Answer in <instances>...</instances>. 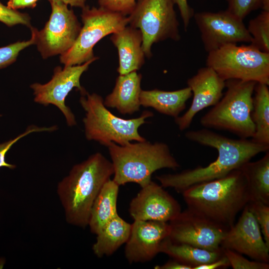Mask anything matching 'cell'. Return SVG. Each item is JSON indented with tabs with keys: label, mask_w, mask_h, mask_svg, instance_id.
I'll return each mask as SVG.
<instances>
[{
	"label": "cell",
	"mask_w": 269,
	"mask_h": 269,
	"mask_svg": "<svg viewBox=\"0 0 269 269\" xmlns=\"http://www.w3.org/2000/svg\"><path fill=\"white\" fill-rule=\"evenodd\" d=\"M185 136L190 141L216 149L218 156L206 166L156 176L163 187H171L178 192L181 193L194 184L223 177L239 169L258 154L269 150V146L251 139H234L206 128L188 131Z\"/></svg>",
	"instance_id": "1"
},
{
	"label": "cell",
	"mask_w": 269,
	"mask_h": 269,
	"mask_svg": "<svg viewBox=\"0 0 269 269\" xmlns=\"http://www.w3.org/2000/svg\"><path fill=\"white\" fill-rule=\"evenodd\" d=\"M181 193L187 208L228 230L251 200L240 169L223 177L191 185Z\"/></svg>",
	"instance_id": "2"
},
{
	"label": "cell",
	"mask_w": 269,
	"mask_h": 269,
	"mask_svg": "<svg viewBox=\"0 0 269 269\" xmlns=\"http://www.w3.org/2000/svg\"><path fill=\"white\" fill-rule=\"evenodd\" d=\"M113 174L112 162L100 152L73 166L57 189L68 223L82 228L88 225L94 202Z\"/></svg>",
	"instance_id": "3"
},
{
	"label": "cell",
	"mask_w": 269,
	"mask_h": 269,
	"mask_svg": "<svg viewBox=\"0 0 269 269\" xmlns=\"http://www.w3.org/2000/svg\"><path fill=\"white\" fill-rule=\"evenodd\" d=\"M108 147L114 167L113 180L119 186L130 182L142 188L151 181L152 173L161 168L175 170L180 164L165 143L146 140L124 145L111 142Z\"/></svg>",
	"instance_id": "4"
},
{
	"label": "cell",
	"mask_w": 269,
	"mask_h": 269,
	"mask_svg": "<svg viewBox=\"0 0 269 269\" xmlns=\"http://www.w3.org/2000/svg\"><path fill=\"white\" fill-rule=\"evenodd\" d=\"M257 83L237 79L226 81V91L201 118L200 124L206 129L229 132L240 138H252L255 131L251 117L253 95Z\"/></svg>",
	"instance_id": "5"
},
{
	"label": "cell",
	"mask_w": 269,
	"mask_h": 269,
	"mask_svg": "<svg viewBox=\"0 0 269 269\" xmlns=\"http://www.w3.org/2000/svg\"><path fill=\"white\" fill-rule=\"evenodd\" d=\"M81 97L80 103L86 112L83 121L86 138L107 146L111 142L124 145L131 141L146 139L140 135L138 129L146 123L145 119L153 114L145 111L138 118L124 119L116 116L109 111L102 97L87 92Z\"/></svg>",
	"instance_id": "6"
},
{
	"label": "cell",
	"mask_w": 269,
	"mask_h": 269,
	"mask_svg": "<svg viewBox=\"0 0 269 269\" xmlns=\"http://www.w3.org/2000/svg\"><path fill=\"white\" fill-rule=\"evenodd\" d=\"M206 66L225 81L237 79L269 85V53L252 44H230L209 52Z\"/></svg>",
	"instance_id": "7"
},
{
	"label": "cell",
	"mask_w": 269,
	"mask_h": 269,
	"mask_svg": "<svg viewBox=\"0 0 269 269\" xmlns=\"http://www.w3.org/2000/svg\"><path fill=\"white\" fill-rule=\"evenodd\" d=\"M172 0H137L128 16L129 25L140 30L145 56H152L154 43L167 39L178 41L179 22Z\"/></svg>",
	"instance_id": "8"
},
{
	"label": "cell",
	"mask_w": 269,
	"mask_h": 269,
	"mask_svg": "<svg viewBox=\"0 0 269 269\" xmlns=\"http://www.w3.org/2000/svg\"><path fill=\"white\" fill-rule=\"evenodd\" d=\"M81 17L83 26L76 41L60 57L65 66L81 65L95 58L93 47L96 44L129 24L128 16L101 7L90 8L85 5Z\"/></svg>",
	"instance_id": "9"
},
{
	"label": "cell",
	"mask_w": 269,
	"mask_h": 269,
	"mask_svg": "<svg viewBox=\"0 0 269 269\" xmlns=\"http://www.w3.org/2000/svg\"><path fill=\"white\" fill-rule=\"evenodd\" d=\"M52 12L44 27L35 29L37 49L43 58L62 54L74 44L81 25L72 9L57 0H49Z\"/></svg>",
	"instance_id": "10"
},
{
	"label": "cell",
	"mask_w": 269,
	"mask_h": 269,
	"mask_svg": "<svg viewBox=\"0 0 269 269\" xmlns=\"http://www.w3.org/2000/svg\"><path fill=\"white\" fill-rule=\"evenodd\" d=\"M168 238L210 251L222 250L221 243L228 229L187 208L169 222Z\"/></svg>",
	"instance_id": "11"
},
{
	"label": "cell",
	"mask_w": 269,
	"mask_h": 269,
	"mask_svg": "<svg viewBox=\"0 0 269 269\" xmlns=\"http://www.w3.org/2000/svg\"><path fill=\"white\" fill-rule=\"evenodd\" d=\"M98 57L81 65L65 66L63 69L56 67L51 79L44 84L34 83L30 86L33 90L34 101L45 106L52 104L57 107L64 115L69 127L76 124L75 117L70 108L65 104V99L72 90L76 88L82 95L86 93L80 84L82 74L89 65Z\"/></svg>",
	"instance_id": "12"
},
{
	"label": "cell",
	"mask_w": 269,
	"mask_h": 269,
	"mask_svg": "<svg viewBox=\"0 0 269 269\" xmlns=\"http://www.w3.org/2000/svg\"><path fill=\"white\" fill-rule=\"evenodd\" d=\"M193 17L208 53L227 44L251 43L252 41L243 20L227 9L217 12H196Z\"/></svg>",
	"instance_id": "13"
},
{
	"label": "cell",
	"mask_w": 269,
	"mask_h": 269,
	"mask_svg": "<svg viewBox=\"0 0 269 269\" xmlns=\"http://www.w3.org/2000/svg\"><path fill=\"white\" fill-rule=\"evenodd\" d=\"M237 223L228 230L221 247L244 254L257 261L269 263V247L247 204Z\"/></svg>",
	"instance_id": "14"
},
{
	"label": "cell",
	"mask_w": 269,
	"mask_h": 269,
	"mask_svg": "<svg viewBox=\"0 0 269 269\" xmlns=\"http://www.w3.org/2000/svg\"><path fill=\"white\" fill-rule=\"evenodd\" d=\"M187 85L192 92L193 99L187 111L182 116L175 118V123L181 131L190 126L198 112L219 101L223 95L226 81L212 68L206 66L189 78Z\"/></svg>",
	"instance_id": "15"
},
{
	"label": "cell",
	"mask_w": 269,
	"mask_h": 269,
	"mask_svg": "<svg viewBox=\"0 0 269 269\" xmlns=\"http://www.w3.org/2000/svg\"><path fill=\"white\" fill-rule=\"evenodd\" d=\"M181 211L179 203L161 185L152 181L141 188L129 208L134 220L169 222Z\"/></svg>",
	"instance_id": "16"
},
{
	"label": "cell",
	"mask_w": 269,
	"mask_h": 269,
	"mask_svg": "<svg viewBox=\"0 0 269 269\" xmlns=\"http://www.w3.org/2000/svg\"><path fill=\"white\" fill-rule=\"evenodd\" d=\"M169 234L168 222L134 220L125 247L127 260L130 264L150 261L160 253L161 244Z\"/></svg>",
	"instance_id": "17"
},
{
	"label": "cell",
	"mask_w": 269,
	"mask_h": 269,
	"mask_svg": "<svg viewBox=\"0 0 269 269\" xmlns=\"http://www.w3.org/2000/svg\"><path fill=\"white\" fill-rule=\"evenodd\" d=\"M110 40L117 48L119 55V75L139 70L144 63L140 30L130 25L112 34Z\"/></svg>",
	"instance_id": "18"
},
{
	"label": "cell",
	"mask_w": 269,
	"mask_h": 269,
	"mask_svg": "<svg viewBox=\"0 0 269 269\" xmlns=\"http://www.w3.org/2000/svg\"><path fill=\"white\" fill-rule=\"evenodd\" d=\"M141 75L136 71L117 77L113 91L106 96L104 104L116 108L120 113L132 115L140 110Z\"/></svg>",
	"instance_id": "19"
},
{
	"label": "cell",
	"mask_w": 269,
	"mask_h": 269,
	"mask_svg": "<svg viewBox=\"0 0 269 269\" xmlns=\"http://www.w3.org/2000/svg\"><path fill=\"white\" fill-rule=\"evenodd\" d=\"M192 96L188 87L173 91L141 90L139 101L141 106L152 108L160 113L175 119L185 109L186 102Z\"/></svg>",
	"instance_id": "20"
},
{
	"label": "cell",
	"mask_w": 269,
	"mask_h": 269,
	"mask_svg": "<svg viewBox=\"0 0 269 269\" xmlns=\"http://www.w3.org/2000/svg\"><path fill=\"white\" fill-rule=\"evenodd\" d=\"M119 190V185L110 179L102 187L91 210L88 225L92 233L97 235L107 222L118 215Z\"/></svg>",
	"instance_id": "21"
},
{
	"label": "cell",
	"mask_w": 269,
	"mask_h": 269,
	"mask_svg": "<svg viewBox=\"0 0 269 269\" xmlns=\"http://www.w3.org/2000/svg\"><path fill=\"white\" fill-rule=\"evenodd\" d=\"M131 230V224L117 215L97 234L96 241L92 247L94 253L99 258L112 255L126 243Z\"/></svg>",
	"instance_id": "22"
},
{
	"label": "cell",
	"mask_w": 269,
	"mask_h": 269,
	"mask_svg": "<svg viewBox=\"0 0 269 269\" xmlns=\"http://www.w3.org/2000/svg\"><path fill=\"white\" fill-rule=\"evenodd\" d=\"M246 179L250 200L269 205V151L260 159L245 163L239 168Z\"/></svg>",
	"instance_id": "23"
},
{
	"label": "cell",
	"mask_w": 269,
	"mask_h": 269,
	"mask_svg": "<svg viewBox=\"0 0 269 269\" xmlns=\"http://www.w3.org/2000/svg\"><path fill=\"white\" fill-rule=\"evenodd\" d=\"M159 252L191 267L192 269L211 263L224 256L222 249L210 251L186 244L174 243L168 237L161 243Z\"/></svg>",
	"instance_id": "24"
},
{
	"label": "cell",
	"mask_w": 269,
	"mask_h": 269,
	"mask_svg": "<svg viewBox=\"0 0 269 269\" xmlns=\"http://www.w3.org/2000/svg\"><path fill=\"white\" fill-rule=\"evenodd\" d=\"M267 85L257 83L255 87L251 117L255 133L251 139L269 146V89Z\"/></svg>",
	"instance_id": "25"
},
{
	"label": "cell",
	"mask_w": 269,
	"mask_h": 269,
	"mask_svg": "<svg viewBox=\"0 0 269 269\" xmlns=\"http://www.w3.org/2000/svg\"><path fill=\"white\" fill-rule=\"evenodd\" d=\"M247 29L252 38L251 44L269 53V10H263L250 20Z\"/></svg>",
	"instance_id": "26"
},
{
	"label": "cell",
	"mask_w": 269,
	"mask_h": 269,
	"mask_svg": "<svg viewBox=\"0 0 269 269\" xmlns=\"http://www.w3.org/2000/svg\"><path fill=\"white\" fill-rule=\"evenodd\" d=\"M247 206L257 223L267 246L269 247V205L257 200H250Z\"/></svg>",
	"instance_id": "27"
},
{
	"label": "cell",
	"mask_w": 269,
	"mask_h": 269,
	"mask_svg": "<svg viewBox=\"0 0 269 269\" xmlns=\"http://www.w3.org/2000/svg\"><path fill=\"white\" fill-rule=\"evenodd\" d=\"M31 38L28 41H18L0 47V69L5 67L13 63L19 53L25 48L36 43L35 28H32Z\"/></svg>",
	"instance_id": "28"
},
{
	"label": "cell",
	"mask_w": 269,
	"mask_h": 269,
	"mask_svg": "<svg viewBox=\"0 0 269 269\" xmlns=\"http://www.w3.org/2000/svg\"><path fill=\"white\" fill-rule=\"evenodd\" d=\"M225 256L228 259L230 266L233 269H269V264L267 263L250 261L244 257L241 254L234 251L222 248Z\"/></svg>",
	"instance_id": "29"
},
{
	"label": "cell",
	"mask_w": 269,
	"mask_h": 269,
	"mask_svg": "<svg viewBox=\"0 0 269 269\" xmlns=\"http://www.w3.org/2000/svg\"><path fill=\"white\" fill-rule=\"evenodd\" d=\"M57 129L56 126L50 127H39L34 125L30 126L24 132L16 137L0 143V167H6L10 169L15 168L16 166L15 165L9 164L5 161V155L11 146L20 138L33 132H52L57 130Z\"/></svg>",
	"instance_id": "30"
},
{
	"label": "cell",
	"mask_w": 269,
	"mask_h": 269,
	"mask_svg": "<svg viewBox=\"0 0 269 269\" xmlns=\"http://www.w3.org/2000/svg\"><path fill=\"white\" fill-rule=\"evenodd\" d=\"M264 0H226L227 10L239 18L244 19L252 11L262 8Z\"/></svg>",
	"instance_id": "31"
},
{
	"label": "cell",
	"mask_w": 269,
	"mask_h": 269,
	"mask_svg": "<svg viewBox=\"0 0 269 269\" xmlns=\"http://www.w3.org/2000/svg\"><path fill=\"white\" fill-rule=\"evenodd\" d=\"M0 21L8 26L22 24L30 27V17L27 13H21L0 2Z\"/></svg>",
	"instance_id": "32"
},
{
	"label": "cell",
	"mask_w": 269,
	"mask_h": 269,
	"mask_svg": "<svg viewBox=\"0 0 269 269\" xmlns=\"http://www.w3.org/2000/svg\"><path fill=\"white\" fill-rule=\"evenodd\" d=\"M136 0H98L100 7L126 16L133 10Z\"/></svg>",
	"instance_id": "33"
},
{
	"label": "cell",
	"mask_w": 269,
	"mask_h": 269,
	"mask_svg": "<svg viewBox=\"0 0 269 269\" xmlns=\"http://www.w3.org/2000/svg\"><path fill=\"white\" fill-rule=\"evenodd\" d=\"M180 11L184 29L187 30L190 19L193 17L194 11L188 3L187 0H172Z\"/></svg>",
	"instance_id": "34"
},
{
	"label": "cell",
	"mask_w": 269,
	"mask_h": 269,
	"mask_svg": "<svg viewBox=\"0 0 269 269\" xmlns=\"http://www.w3.org/2000/svg\"><path fill=\"white\" fill-rule=\"evenodd\" d=\"M230 267V264L228 259L224 256L211 263L202 265L194 268L193 269H217L227 268Z\"/></svg>",
	"instance_id": "35"
},
{
	"label": "cell",
	"mask_w": 269,
	"mask_h": 269,
	"mask_svg": "<svg viewBox=\"0 0 269 269\" xmlns=\"http://www.w3.org/2000/svg\"><path fill=\"white\" fill-rule=\"evenodd\" d=\"M154 268L156 269H192L191 267L174 259L168 261L162 266H156Z\"/></svg>",
	"instance_id": "36"
},
{
	"label": "cell",
	"mask_w": 269,
	"mask_h": 269,
	"mask_svg": "<svg viewBox=\"0 0 269 269\" xmlns=\"http://www.w3.org/2000/svg\"><path fill=\"white\" fill-rule=\"evenodd\" d=\"M61 1L67 5H70L71 6L79 7L83 8L85 6L87 0H53Z\"/></svg>",
	"instance_id": "37"
},
{
	"label": "cell",
	"mask_w": 269,
	"mask_h": 269,
	"mask_svg": "<svg viewBox=\"0 0 269 269\" xmlns=\"http://www.w3.org/2000/svg\"><path fill=\"white\" fill-rule=\"evenodd\" d=\"M20 0H9L7 6L13 9H17V6Z\"/></svg>",
	"instance_id": "38"
},
{
	"label": "cell",
	"mask_w": 269,
	"mask_h": 269,
	"mask_svg": "<svg viewBox=\"0 0 269 269\" xmlns=\"http://www.w3.org/2000/svg\"><path fill=\"white\" fill-rule=\"evenodd\" d=\"M262 8L264 10H269V0H264Z\"/></svg>",
	"instance_id": "39"
}]
</instances>
